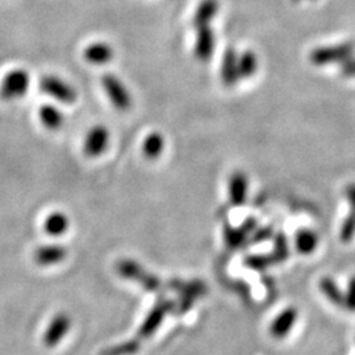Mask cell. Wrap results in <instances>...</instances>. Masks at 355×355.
<instances>
[{
    "label": "cell",
    "instance_id": "obj_1",
    "mask_svg": "<svg viewBox=\"0 0 355 355\" xmlns=\"http://www.w3.org/2000/svg\"><path fill=\"white\" fill-rule=\"evenodd\" d=\"M116 271L120 275V278L127 279L130 282L140 284L142 288L148 292H156L161 290V281L154 274L149 272L143 269L141 263L133 261V259H120L116 263Z\"/></svg>",
    "mask_w": 355,
    "mask_h": 355
},
{
    "label": "cell",
    "instance_id": "obj_2",
    "mask_svg": "<svg viewBox=\"0 0 355 355\" xmlns=\"http://www.w3.org/2000/svg\"><path fill=\"white\" fill-rule=\"evenodd\" d=\"M174 308L175 305L172 301L168 298H159L156 305L150 310V312L148 313V316L142 321L141 327L139 329L136 337H133L132 340L141 345L142 341L150 338L162 325L168 313H170Z\"/></svg>",
    "mask_w": 355,
    "mask_h": 355
},
{
    "label": "cell",
    "instance_id": "obj_3",
    "mask_svg": "<svg viewBox=\"0 0 355 355\" xmlns=\"http://www.w3.org/2000/svg\"><path fill=\"white\" fill-rule=\"evenodd\" d=\"M29 72L24 69L8 71L0 83V98L6 101L21 99L28 92Z\"/></svg>",
    "mask_w": 355,
    "mask_h": 355
},
{
    "label": "cell",
    "instance_id": "obj_4",
    "mask_svg": "<svg viewBox=\"0 0 355 355\" xmlns=\"http://www.w3.org/2000/svg\"><path fill=\"white\" fill-rule=\"evenodd\" d=\"M101 85L116 110H119L121 112H127L130 110V107L133 104L132 95H130L127 85L123 83V81L119 77H116L111 72L104 74L101 78Z\"/></svg>",
    "mask_w": 355,
    "mask_h": 355
},
{
    "label": "cell",
    "instance_id": "obj_5",
    "mask_svg": "<svg viewBox=\"0 0 355 355\" xmlns=\"http://www.w3.org/2000/svg\"><path fill=\"white\" fill-rule=\"evenodd\" d=\"M355 46L352 43H341L336 46H324L314 49L310 59L316 66H325L330 63H343L354 56Z\"/></svg>",
    "mask_w": 355,
    "mask_h": 355
},
{
    "label": "cell",
    "instance_id": "obj_6",
    "mask_svg": "<svg viewBox=\"0 0 355 355\" xmlns=\"http://www.w3.org/2000/svg\"><path fill=\"white\" fill-rule=\"evenodd\" d=\"M40 88L50 98L58 100L65 104L75 103L77 91L66 81L58 78L56 75H45L40 81Z\"/></svg>",
    "mask_w": 355,
    "mask_h": 355
},
{
    "label": "cell",
    "instance_id": "obj_7",
    "mask_svg": "<svg viewBox=\"0 0 355 355\" xmlns=\"http://www.w3.org/2000/svg\"><path fill=\"white\" fill-rule=\"evenodd\" d=\"M172 283L175 285H172L171 288H174L179 294L178 312L185 313L188 310H191L194 303L207 292V285L201 281H192V282H187V283L175 281Z\"/></svg>",
    "mask_w": 355,
    "mask_h": 355
},
{
    "label": "cell",
    "instance_id": "obj_8",
    "mask_svg": "<svg viewBox=\"0 0 355 355\" xmlns=\"http://www.w3.org/2000/svg\"><path fill=\"white\" fill-rule=\"evenodd\" d=\"M71 329V317L68 313H57L52 317L43 334V345L49 349L56 347L69 334Z\"/></svg>",
    "mask_w": 355,
    "mask_h": 355
},
{
    "label": "cell",
    "instance_id": "obj_9",
    "mask_svg": "<svg viewBox=\"0 0 355 355\" xmlns=\"http://www.w3.org/2000/svg\"><path fill=\"white\" fill-rule=\"evenodd\" d=\"M110 132L104 125H95L85 134L83 152L87 156H99L108 149Z\"/></svg>",
    "mask_w": 355,
    "mask_h": 355
},
{
    "label": "cell",
    "instance_id": "obj_10",
    "mask_svg": "<svg viewBox=\"0 0 355 355\" xmlns=\"http://www.w3.org/2000/svg\"><path fill=\"white\" fill-rule=\"evenodd\" d=\"M296 321H298L296 308H294V307L285 308L272 320V323L270 324L271 336L276 340H282L291 333Z\"/></svg>",
    "mask_w": 355,
    "mask_h": 355
},
{
    "label": "cell",
    "instance_id": "obj_11",
    "mask_svg": "<svg viewBox=\"0 0 355 355\" xmlns=\"http://www.w3.org/2000/svg\"><path fill=\"white\" fill-rule=\"evenodd\" d=\"M249 191V179L243 171H236L230 175L227 182V195L233 205H243L247 199Z\"/></svg>",
    "mask_w": 355,
    "mask_h": 355
},
{
    "label": "cell",
    "instance_id": "obj_12",
    "mask_svg": "<svg viewBox=\"0 0 355 355\" xmlns=\"http://www.w3.org/2000/svg\"><path fill=\"white\" fill-rule=\"evenodd\" d=\"M68 256V249L58 243H49L43 245L36 249L34 252V262L39 266L49 267L53 265H58L65 261Z\"/></svg>",
    "mask_w": 355,
    "mask_h": 355
},
{
    "label": "cell",
    "instance_id": "obj_13",
    "mask_svg": "<svg viewBox=\"0 0 355 355\" xmlns=\"http://www.w3.org/2000/svg\"><path fill=\"white\" fill-rule=\"evenodd\" d=\"M221 81L227 87H233L241 79L239 72V56L234 49H227L221 62Z\"/></svg>",
    "mask_w": 355,
    "mask_h": 355
},
{
    "label": "cell",
    "instance_id": "obj_14",
    "mask_svg": "<svg viewBox=\"0 0 355 355\" xmlns=\"http://www.w3.org/2000/svg\"><path fill=\"white\" fill-rule=\"evenodd\" d=\"M213 52H214V36H213L212 29L208 26L200 27L198 28V36L195 43V56L201 62H207L212 58Z\"/></svg>",
    "mask_w": 355,
    "mask_h": 355
},
{
    "label": "cell",
    "instance_id": "obj_15",
    "mask_svg": "<svg viewBox=\"0 0 355 355\" xmlns=\"http://www.w3.org/2000/svg\"><path fill=\"white\" fill-rule=\"evenodd\" d=\"M345 198L350 204V212L343 220L340 236L342 242H350L355 237V183H350L345 188Z\"/></svg>",
    "mask_w": 355,
    "mask_h": 355
},
{
    "label": "cell",
    "instance_id": "obj_16",
    "mask_svg": "<svg viewBox=\"0 0 355 355\" xmlns=\"http://www.w3.org/2000/svg\"><path fill=\"white\" fill-rule=\"evenodd\" d=\"M70 227V220L63 212H52L43 221V230L50 237L63 236Z\"/></svg>",
    "mask_w": 355,
    "mask_h": 355
},
{
    "label": "cell",
    "instance_id": "obj_17",
    "mask_svg": "<svg viewBox=\"0 0 355 355\" xmlns=\"http://www.w3.org/2000/svg\"><path fill=\"white\" fill-rule=\"evenodd\" d=\"M85 58L92 65H105L114 58V49L105 43H91L85 49Z\"/></svg>",
    "mask_w": 355,
    "mask_h": 355
},
{
    "label": "cell",
    "instance_id": "obj_18",
    "mask_svg": "<svg viewBox=\"0 0 355 355\" xmlns=\"http://www.w3.org/2000/svg\"><path fill=\"white\" fill-rule=\"evenodd\" d=\"M39 119L48 130H58L63 125V114L52 104H43L39 110Z\"/></svg>",
    "mask_w": 355,
    "mask_h": 355
},
{
    "label": "cell",
    "instance_id": "obj_19",
    "mask_svg": "<svg viewBox=\"0 0 355 355\" xmlns=\"http://www.w3.org/2000/svg\"><path fill=\"white\" fill-rule=\"evenodd\" d=\"M318 237L311 229H300L295 236V246L300 254L310 256L317 249Z\"/></svg>",
    "mask_w": 355,
    "mask_h": 355
},
{
    "label": "cell",
    "instance_id": "obj_20",
    "mask_svg": "<svg viewBox=\"0 0 355 355\" xmlns=\"http://www.w3.org/2000/svg\"><path fill=\"white\" fill-rule=\"evenodd\" d=\"M165 150V139L161 133L153 132L145 137L142 142V153L148 159H156Z\"/></svg>",
    "mask_w": 355,
    "mask_h": 355
},
{
    "label": "cell",
    "instance_id": "obj_21",
    "mask_svg": "<svg viewBox=\"0 0 355 355\" xmlns=\"http://www.w3.org/2000/svg\"><path fill=\"white\" fill-rule=\"evenodd\" d=\"M320 291L323 295L336 307H343L345 294L342 292L338 284L336 283L332 278L325 276L320 281Z\"/></svg>",
    "mask_w": 355,
    "mask_h": 355
},
{
    "label": "cell",
    "instance_id": "obj_22",
    "mask_svg": "<svg viewBox=\"0 0 355 355\" xmlns=\"http://www.w3.org/2000/svg\"><path fill=\"white\" fill-rule=\"evenodd\" d=\"M250 234L243 227H233L227 225L224 229V240L227 247L232 250L241 249L242 246L246 245Z\"/></svg>",
    "mask_w": 355,
    "mask_h": 355
},
{
    "label": "cell",
    "instance_id": "obj_23",
    "mask_svg": "<svg viewBox=\"0 0 355 355\" xmlns=\"http://www.w3.org/2000/svg\"><path fill=\"white\" fill-rule=\"evenodd\" d=\"M258 70V58L256 53L252 50L243 52L239 56V72L242 79L252 78Z\"/></svg>",
    "mask_w": 355,
    "mask_h": 355
},
{
    "label": "cell",
    "instance_id": "obj_24",
    "mask_svg": "<svg viewBox=\"0 0 355 355\" xmlns=\"http://www.w3.org/2000/svg\"><path fill=\"white\" fill-rule=\"evenodd\" d=\"M270 256L272 265L283 263L284 261L288 259L290 246H288V240L283 233H278L274 236V249L270 253Z\"/></svg>",
    "mask_w": 355,
    "mask_h": 355
},
{
    "label": "cell",
    "instance_id": "obj_25",
    "mask_svg": "<svg viewBox=\"0 0 355 355\" xmlns=\"http://www.w3.org/2000/svg\"><path fill=\"white\" fill-rule=\"evenodd\" d=\"M217 11V4L214 0H207L204 1L198 10V12L195 14V27L200 28V27H207L210 24V21L212 20L213 16Z\"/></svg>",
    "mask_w": 355,
    "mask_h": 355
},
{
    "label": "cell",
    "instance_id": "obj_26",
    "mask_svg": "<svg viewBox=\"0 0 355 355\" xmlns=\"http://www.w3.org/2000/svg\"><path fill=\"white\" fill-rule=\"evenodd\" d=\"M245 266L252 270L263 271L272 266L270 254H253L247 256L243 261Z\"/></svg>",
    "mask_w": 355,
    "mask_h": 355
},
{
    "label": "cell",
    "instance_id": "obj_27",
    "mask_svg": "<svg viewBox=\"0 0 355 355\" xmlns=\"http://www.w3.org/2000/svg\"><path fill=\"white\" fill-rule=\"evenodd\" d=\"M343 308L347 310L349 312L355 313V275L350 278L347 283L346 294L343 298Z\"/></svg>",
    "mask_w": 355,
    "mask_h": 355
},
{
    "label": "cell",
    "instance_id": "obj_28",
    "mask_svg": "<svg viewBox=\"0 0 355 355\" xmlns=\"http://www.w3.org/2000/svg\"><path fill=\"white\" fill-rule=\"evenodd\" d=\"M252 242L253 243H261V242L267 241L274 237V230L272 227H262V229H256L253 233H252Z\"/></svg>",
    "mask_w": 355,
    "mask_h": 355
},
{
    "label": "cell",
    "instance_id": "obj_29",
    "mask_svg": "<svg viewBox=\"0 0 355 355\" xmlns=\"http://www.w3.org/2000/svg\"><path fill=\"white\" fill-rule=\"evenodd\" d=\"M341 72L347 78H355V58H349L342 63Z\"/></svg>",
    "mask_w": 355,
    "mask_h": 355
}]
</instances>
